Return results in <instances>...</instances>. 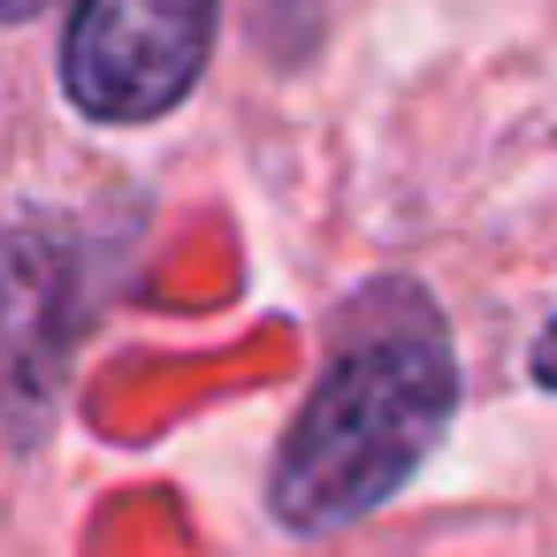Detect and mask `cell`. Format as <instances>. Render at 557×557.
Here are the masks:
<instances>
[{"label":"cell","mask_w":557,"mask_h":557,"mask_svg":"<svg viewBox=\"0 0 557 557\" xmlns=\"http://www.w3.org/2000/svg\"><path fill=\"white\" fill-rule=\"evenodd\" d=\"M39 9H47V0H0V16H9V24L16 16H39Z\"/></svg>","instance_id":"3957f363"},{"label":"cell","mask_w":557,"mask_h":557,"mask_svg":"<svg viewBox=\"0 0 557 557\" xmlns=\"http://www.w3.org/2000/svg\"><path fill=\"white\" fill-rule=\"evenodd\" d=\"M458 397L450 344L420 298H405L389 321H367L329 382L313 389L306 420L283 443L275 466V511L298 534H329L359 511H374L443 435Z\"/></svg>","instance_id":"6da1fadb"},{"label":"cell","mask_w":557,"mask_h":557,"mask_svg":"<svg viewBox=\"0 0 557 557\" xmlns=\"http://www.w3.org/2000/svg\"><path fill=\"white\" fill-rule=\"evenodd\" d=\"M207 39L214 0H77L62 85L100 123H146L191 92Z\"/></svg>","instance_id":"7a4b0ae2"}]
</instances>
